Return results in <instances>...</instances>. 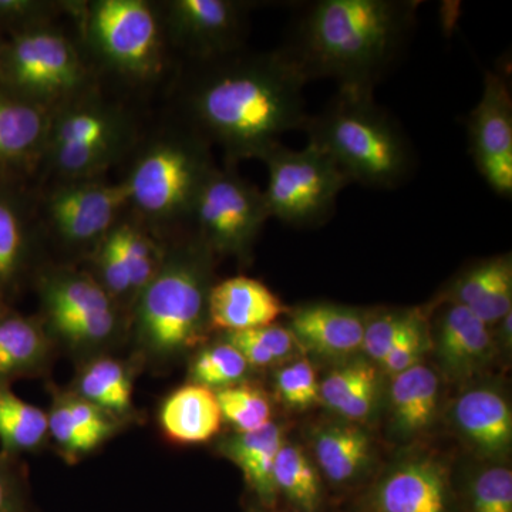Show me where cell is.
Returning <instances> with one entry per match:
<instances>
[{"instance_id":"7","label":"cell","mask_w":512,"mask_h":512,"mask_svg":"<svg viewBox=\"0 0 512 512\" xmlns=\"http://www.w3.org/2000/svg\"><path fill=\"white\" fill-rule=\"evenodd\" d=\"M87 73L76 47L57 30L37 26L13 33L0 50V86L50 107L82 90Z\"/></svg>"},{"instance_id":"41","label":"cell","mask_w":512,"mask_h":512,"mask_svg":"<svg viewBox=\"0 0 512 512\" xmlns=\"http://www.w3.org/2000/svg\"><path fill=\"white\" fill-rule=\"evenodd\" d=\"M426 348L427 325L423 313L419 312V315L410 323L402 338L397 340L396 345L387 353L380 365L390 375H399L404 370L419 365L421 355H423Z\"/></svg>"},{"instance_id":"35","label":"cell","mask_w":512,"mask_h":512,"mask_svg":"<svg viewBox=\"0 0 512 512\" xmlns=\"http://www.w3.org/2000/svg\"><path fill=\"white\" fill-rule=\"evenodd\" d=\"M222 420H227L237 433L264 429L272 423V407L262 390L249 384H235L218 390Z\"/></svg>"},{"instance_id":"24","label":"cell","mask_w":512,"mask_h":512,"mask_svg":"<svg viewBox=\"0 0 512 512\" xmlns=\"http://www.w3.org/2000/svg\"><path fill=\"white\" fill-rule=\"evenodd\" d=\"M47 355L49 340L39 320L12 311L0 315V384L36 375Z\"/></svg>"},{"instance_id":"12","label":"cell","mask_w":512,"mask_h":512,"mask_svg":"<svg viewBox=\"0 0 512 512\" xmlns=\"http://www.w3.org/2000/svg\"><path fill=\"white\" fill-rule=\"evenodd\" d=\"M249 3L237 0H174L167 6V28L175 45L198 62L238 52Z\"/></svg>"},{"instance_id":"30","label":"cell","mask_w":512,"mask_h":512,"mask_svg":"<svg viewBox=\"0 0 512 512\" xmlns=\"http://www.w3.org/2000/svg\"><path fill=\"white\" fill-rule=\"evenodd\" d=\"M49 416L33 404L23 402L6 384H0V443L2 453H26L45 443Z\"/></svg>"},{"instance_id":"38","label":"cell","mask_w":512,"mask_h":512,"mask_svg":"<svg viewBox=\"0 0 512 512\" xmlns=\"http://www.w3.org/2000/svg\"><path fill=\"white\" fill-rule=\"evenodd\" d=\"M276 389L286 406L292 409H308L320 399L318 377L308 359L285 366L276 376Z\"/></svg>"},{"instance_id":"25","label":"cell","mask_w":512,"mask_h":512,"mask_svg":"<svg viewBox=\"0 0 512 512\" xmlns=\"http://www.w3.org/2000/svg\"><path fill=\"white\" fill-rule=\"evenodd\" d=\"M120 136H128V126L119 110L94 101H69L67 107L52 116L45 154Z\"/></svg>"},{"instance_id":"3","label":"cell","mask_w":512,"mask_h":512,"mask_svg":"<svg viewBox=\"0 0 512 512\" xmlns=\"http://www.w3.org/2000/svg\"><path fill=\"white\" fill-rule=\"evenodd\" d=\"M308 143L326 154L349 183L392 190L409 177L413 153L396 121L377 106L373 93L338 90L320 113L309 114Z\"/></svg>"},{"instance_id":"5","label":"cell","mask_w":512,"mask_h":512,"mask_svg":"<svg viewBox=\"0 0 512 512\" xmlns=\"http://www.w3.org/2000/svg\"><path fill=\"white\" fill-rule=\"evenodd\" d=\"M217 165L210 144L192 131L147 148L124 181L128 204L154 222L191 220L202 185Z\"/></svg>"},{"instance_id":"2","label":"cell","mask_w":512,"mask_h":512,"mask_svg":"<svg viewBox=\"0 0 512 512\" xmlns=\"http://www.w3.org/2000/svg\"><path fill=\"white\" fill-rule=\"evenodd\" d=\"M417 9L414 0H318L299 13L282 50L308 82L373 93L402 55Z\"/></svg>"},{"instance_id":"14","label":"cell","mask_w":512,"mask_h":512,"mask_svg":"<svg viewBox=\"0 0 512 512\" xmlns=\"http://www.w3.org/2000/svg\"><path fill=\"white\" fill-rule=\"evenodd\" d=\"M53 114L0 86V184H9L45 156Z\"/></svg>"},{"instance_id":"19","label":"cell","mask_w":512,"mask_h":512,"mask_svg":"<svg viewBox=\"0 0 512 512\" xmlns=\"http://www.w3.org/2000/svg\"><path fill=\"white\" fill-rule=\"evenodd\" d=\"M437 348L447 373L454 377L473 375L493 348L490 326L464 306L450 303L440 316Z\"/></svg>"},{"instance_id":"39","label":"cell","mask_w":512,"mask_h":512,"mask_svg":"<svg viewBox=\"0 0 512 512\" xmlns=\"http://www.w3.org/2000/svg\"><path fill=\"white\" fill-rule=\"evenodd\" d=\"M471 512H512L510 468H488L477 477L473 487Z\"/></svg>"},{"instance_id":"23","label":"cell","mask_w":512,"mask_h":512,"mask_svg":"<svg viewBox=\"0 0 512 512\" xmlns=\"http://www.w3.org/2000/svg\"><path fill=\"white\" fill-rule=\"evenodd\" d=\"M284 443V431L271 423L261 430L232 434L221 444V453L241 468L245 480L265 504L274 503L278 493L274 467Z\"/></svg>"},{"instance_id":"40","label":"cell","mask_w":512,"mask_h":512,"mask_svg":"<svg viewBox=\"0 0 512 512\" xmlns=\"http://www.w3.org/2000/svg\"><path fill=\"white\" fill-rule=\"evenodd\" d=\"M97 268H99V284L109 293L114 302L133 296L130 276H128L123 255L111 231L100 241L97 252ZM136 299V298H134Z\"/></svg>"},{"instance_id":"17","label":"cell","mask_w":512,"mask_h":512,"mask_svg":"<svg viewBox=\"0 0 512 512\" xmlns=\"http://www.w3.org/2000/svg\"><path fill=\"white\" fill-rule=\"evenodd\" d=\"M448 302L464 306L485 325H495L512 309L511 255L478 262L458 276L446 292Z\"/></svg>"},{"instance_id":"4","label":"cell","mask_w":512,"mask_h":512,"mask_svg":"<svg viewBox=\"0 0 512 512\" xmlns=\"http://www.w3.org/2000/svg\"><path fill=\"white\" fill-rule=\"evenodd\" d=\"M211 254L198 238L168 252L153 281L138 293L137 335L151 355L171 356L190 348L210 325Z\"/></svg>"},{"instance_id":"20","label":"cell","mask_w":512,"mask_h":512,"mask_svg":"<svg viewBox=\"0 0 512 512\" xmlns=\"http://www.w3.org/2000/svg\"><path fill=\"white\" fill-rule=\"evenodd\" d=\"M458 429L484 454L503 456L512 441L510 406L500 393L474 389L461 396L454 407Z\"/></svg>"},{"instance_id":"9","label":"cell","mask_w":512,"mask_h":512,"mask_svg":"<svg viewBox=\"0 0 512 512\" xmlns=\"http://www.w3.org/2000/svg\"><path fill=\"white\" fill-rule=\"evenodd\" d=\"M86 32L94 49L128 76L147 79L160 70L161 35L157 15L143 0L90 3Z\"/></svg>"},{"instance_id":"11","label":"cell","mask_w":512,"mask_h":512,"mask_svg":"<svg viewBox=\"0 0 512 512\" xmlns=\"http://www.w3.org/2000/svg\"><path fill=\"white\" fill-rule=\"evenodd\" d=\"M468 143L478 173L497 194H512V96L507 76L487 70L483 94L468 117Z\"/></svg>"},{"instance_id":"21","label":"cell","mask_w":512,"mask_h":512,"mask_svg":"<svg viewBox=\"0 0 512 512\" xmlns=\"http://www.w3.org/2000/svg\"><path fill=\"white\" fill-rule=\"evenodd\" d=\"M160 423L165 436L175 443L200 444L211 440L222 423L217 394L201 384L180 387L165 399Z\"/></svg>"},{"instance_id":"6","label":"cell","mask_w":512,"mask_h":512,"mask_svg":"<svg viewBox=\"0 0 512 512\" xmlns=\"http://www.w3.org/2000/svg\"><path fill=\"white\" fill-rule=\"evenodd\" d=\"M262 161L268 170L264 197L269 217L293 227L323 224L350 184L335 161L312 143L302 150L278 144Z\"/></svg>"},{"instance_id":"29","label":"cell","mask_w":512,"mask_h":512,"mask_svg":"<svg viewBox=\"0 0 512 512\" xmlns=\"http://www.w3.org/2000/svg\"><path fill=\"white\" fill-rule=\"evenodd\" d=\"M77 396L94 404L110 416L131 409L133 383L130 372L119 360L101 357L84 367L77 379Z\"/></svg>"},{"instance_id":"43","label":"cell","mask_w":512,"mask_h":512,"mask_svg":"<svg viewBox=\"0 0 512 512\" xmlns=\"http://www.w3.org/2000/svg\"><path fill=\"white\" fill-rule=\"evenodd\" d=\"M0 512H20L18 478L12 456L0 453Z\"/></svg>"},{"instance_id":"22","label":"cell","mask_w":512,"mask_h":512,"mask_svg":"<svg viewBox=\"0 0 512 512\" xmlns=\"http://www.w3.org/2000/svg\"><path fill=\"white\" fill-rule=\"evenodd\" d=\"M114 429L113 416L79 396L59 397L49 414V434L72 460L99 447Z\"/></svg>"},{"instance_id":"28","label":"cell","mask_w":512,"mask_h":512,"mask_svg":"<svg viewBox=\"0 0 512 512\" xmlns=\"http://www.w3.org/2000/svg\"><path fill=\"white\" fill-rule=\"evenodd\" d=\"M315 454L320 470L332 483H346L366 467L370 439L359 427L333 424L316 434Z\"/></svg>"},{"instance_id":"31","label":"cell","mask_w":512,"mask_h":512,"mask_svg":"<svg viewBox=\"0 0 512 512\" xmlns=\"http://www.w3.org/2000/svg\"><path fill=\"white\" fill-rule=\"evenodd\" d=\"M9 184H0V296L18 282L28 252L25 215Z\"/></svg>"},{"instance_id":"33","label":"cell","mask_w":512,"mask_h":512,"mask_svg":"<svg viewBox=\"0 0 512 512\" xmlns=\"http://www.w3.org/2000/svg\"><path fill=\"white\" fill-rule=\"evenodd\" d=\"M224 340L244 356L249 366L255 367L275 365L302 348L291 329L275 323L241 332H225Z\"/></svg>"},{"instance_id":"26","label":"cell","mask_w":512,"mask_h":512,"mask_svg":"<svg viewBox=\"0 0 512 512\" xmlns=\"http://www.w3.org/2000/svg\"><path fill=\"white\" fill-rule=\"evenodd\" d=\"M439 389L436 373L420 363L394 376L390 400L400 433L413 436L429 429L436 416Z\"/></svg>"},{"instance_id":"42","label":"cell","mask_w":512,"mask_h":512,"mask_svg":"<svg viewBox=\"0 0 512 512\" xmlns=\"http://www.w3.org/2000/svg\"><path fill=\"white\" fill-rule=\"evenodd\" d=\"M52 9V3L36 0H0V26L13 30V33L45 26Z\"/></svg>"},{"instance_id":"44","label":"cell","mask_w":512,"mask_h":512,"mask_svg":"<svg viewBox=\"0 0 512 512\" xmlns=\"http://www.w3.org/2000/svg\"><path fill=\"white\" fill-rule=\"evenodd\" d=\"M10 308L8 305V302L5 301V299L0 296V315H3V313L9 312Z\"/></svg>"},{"instance_id":"36","label":"cell","mask_w":512,"mask_h":512,"mask_svg":"<svg viewBox=\"0 0 512 512\" xmlns=\"http://www.w3.org/2000/svg\"><path fill=\"white\" fill-rule=\"evenodd\" d=\"M249 365L244 356L228 342L217 343L201 350L191 365L195 384L208 389H225L239 384L247 376Z\"/></svg>"},{"instance_id":"13","label":"cell","mask_w":512,"mask_h":512,"mask_svg":"<svg viewBox=\"0 0 512 512\" xmlns=\"http://www.w3.org/2000/svg\"><path fill=\"white\" fill-rule=\"evenodd\" d=\"M128 205L126 184L94 180L70 181L49 198L47 212L57 234L70 244L101 241L116 227Z\"/></svg>"},{"instance_id":"34","label":"cell","mask_w":512,"mask_h":512,"mask_svg":"<svg viewBox=\"0 0 512 512\" xmlns=\"http://www.w3.org/2000/svg\"><path fill=\"white\" fill-rule=\"evenodd\" d=\"M111 234L119 245L130 276L134 298H137L138 293L143 291L160 271L165 254L150 235L128 222L117 224L111 229Z\"/></svg>"},{"instance_id":"16","label":"cell","mask_w":512,"mask_h":512,"mask_svg":"<svg viewBox=\"0 0 512 512\" xmlns=\"http://www.w3.org/2000/svg\"><path fill=\"white\" fill-rule=\"evenodd\" d=\"M367 315L332 303H311L289 315V329L301 343L323 356H346L362 346Z\"/></svg>"},{"instance_id":"15","label":"cell","mask_w":512,"mask_h":512,"mask_svg":"<svg viewBox=\"0 0 512 512\" xmlns=\"http://www.w3.org/2000/svg\"><path fill=\"white\" fill-rule=\"evenodd\" d=\"M286 308L268 286L249 276H232L212 285L208 320L212 328L241 332L272 325Z\"/></svg>"},{"instance_id":"8","label":"cell","mask_w":512,"mask_h":512,"mask_svg":"<svg viewBox=\"0 0 512 512\" xmlns=\"http://www.w3.org/2000/svg\"><path fill=\"white\" fill-rule=\"evenodd\" d=\"M269 218L264 191L231 167L211 171L191 215L205 247L239 256L247 254Z\"/></svg>"},{"instance_id":"45","label":"cell","mask_w":512,"mask_h":512,"mask_svg":"<svg viewBox=\"0 0 512 512\" xmlns=\"http://www.w3.org/2000/svg\"><path fill=\"white\" fill-rule=\"evenodd\" d=\"M3 42L0 40V50H2Z\"/></svg>"},{"instance_id":"32","label":"cell","mask_w":512,"mask_h":512,"mask_svg":"<svg viewBox=\"0 0 512 512\" xmlns=\"http://www.w3.org/2000/svg\"><path fill=\"white\" fill-rule=\"evenodd\" d=\"M276 491L305 512H313L320 501L319 476L311 461L295 444H282L274 467Z\"/></svg>"},{"instance_id":"10","label":"cell","mask_w":512,"mask_h":512,"mask_svg":"<svg viewBox=\"0 0 512 512\" xmlns=\"http://www.w3.org/2000/svg\"><path fill=\"white\" fill-rule=\"evenodd\" d=\"M40 296L53 328L72 345H100L119 328L116 302L84 272L60 269L43 276Z\"/></svg>"},{"instance_id":"37","label":"cell","mask_w":512,"mask_h":512,"mask_svg":"<svg viewBox=\"0 0 512 512\" xmlns=\"http://www.w3.org/2000/svg\"><path fill=\"white\" fill-rule=\"evenodd\" d=\"M419 309L414 311H389L367 316L365 333H363L360 349L370 359L382 363L387 353L402 338L410 323L419 315Z\"/></svg>"},{"instance_id":"18","label":"cell","mask_w":512,"mask_h":512,"mask_svg":"<svg viewBox=\"0 0 512 512\" xmlns=\"http://www.w3.org/2000/svg\"><path fill=\"white\" fill-rule=\"evenodd\" d=\"M446 471L437 461L414 460L397 467L376 494L380 512H447Z\"/></svg>"},{"instance_id":"27","label":"cell","mask_w":512,"mask_h":512,"mask_svg":"<svg viewBox=\"0 0 512 512\" xmlns=\"http://www.w3.org/2000/svg\"><path fill=\"white\" fill-rule=\"evenodd\" d=\"M319 397L330 410L346 419H367L375 409L377 399L375 366L357 360L336 367L319 383Z\"/></svg>"},{"instance_id":"1","label":"cell","mask_w":512,"mask_h":512,"mask_svg":"<svg viewBox=\"0 0 512 512\" xmlns=\"http://www.w3.org/2000/svg\"><path fill=\"white\" fill-rule=\"evenodd\" d=\"M308 83L282 49L235 52L202 63L188 90V113L195 133L220 146L231 163L262 160L284 134L305 127Z\"/></svg>"}]
</instances>
